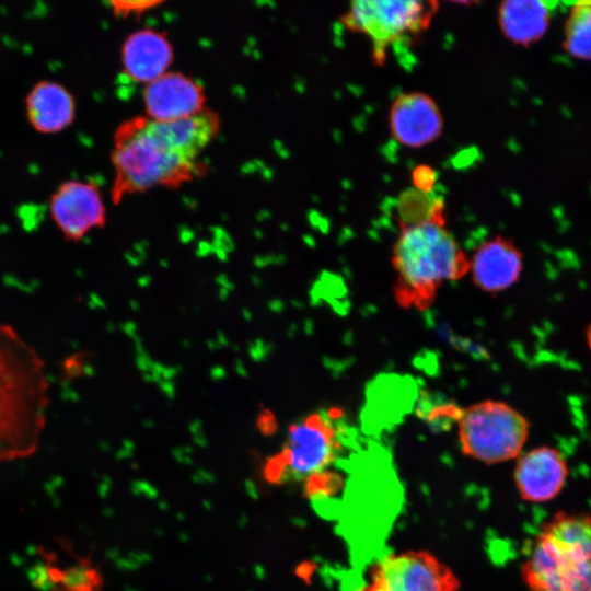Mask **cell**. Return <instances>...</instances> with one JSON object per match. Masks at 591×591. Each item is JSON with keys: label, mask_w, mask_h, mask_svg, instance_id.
<instances>
[{"label": "cell", "mask_w": 591, "mask_h": 591, "mask_svg": "<svg viewBox=\"0 0 591 591\" xmlns=\"http://www.w3.org/2000/svg\"><path fill=\"white\" fill-rule=\"evenodd\" d=\"M392 138L406 148H422L434 142L443 131V117L437 102L420 91L396 96L389 111Z\"/></svg>", "instance_id": "cell-9"}, {"label": "cell", "mask_w": 591, "mask_h": 591, "mask_svg": "<svg viewBox=\"0 0 591 591\" xmlns=\"http://www.w3.org/2000/svg\"><path fill=\"white\" fill-rule=\"evenodd\" d=\"M143 102L148 118L173 120L205 111L204 89L193 78L167 71L146 84Z\"/></svg>", "instance_id": "cell-12"}, {"label": "cell", "mask_w": 591, "mask_h": 591, "mask_svg": "<svg viewBox=\"0 0 591 591\" xmlns=\"http://www.w3.org/2000/svg\"><path fill=\"white\" fill-rule=\"evenodd\" d=\"M410 179L414 188L430 193L434 190L438 174L432 166L419 164L413 169Z\"/></svg>", "instance_id": "cell-20"}, {"label": "cell", "mask_w": 591, "mask_h": 591, "mask_svg": "<svg viewBox=\"0 0 591 591\" xmlns=\"http://www.w3.org/2000/svg\"><path fill=\"white\" fill-rule=\"evenodd\" d=\"M57 571L56 583L63 586L66 591H101L103 579L96 568L86 560L68 568L67 571Z\"/></svg>", "instance_id": "cell-19"}, {"label": "cell", "mask_w": 591, "mask_h": 591, "mask_svg": "<svg viewBox=\"0 0 591 591\" xmlns=\"http://www.w3.org/2000/svg\"><path fill=\"white\" fill-rule=\"evenodd\" d=\"M586 336H587L588 347L591 350V324H589V326L587 328Z\"/></svg>", "instance_id": "cell-23"}, {"label": "cell", "mask_w": 591, "mask_h": 591, "mask_svg": "<svg viewBox=\"0 0 591 591\" xmlns=\"http://www.w3.org/2000/svg\"><path fill=\"white\" fill-rule=\"evenodd\" d=\"M26 109L35 129L42 132H57L73 120L74 101L59 83L43 81L28 93Z\"/></svg>", "instance_id": "cell-15"}, {"label": "cell", "mask_w": 591, "mask_h": 591, "mask_svg": "<svg viewBox=\"0 0 591 591\" xmlns=\"http://www.w3.org/2000/svg\"><path fill=\"white\" fill-rule=\"evenodd\" d=\"M523 269V254L514 243L497 235L482 243L470 258V273L476 287L497 293L518 281Z\"/></svg>", "instance_id": "cell-13"}, {"label": "cell", "mask_w": 591, "mask_h": 591, "mask_svg": "<svg viewBox=\"0 0 591 591\" xmlns=\"http://www.w3.org/2000/svg\"><path fill=\"white\" fill-rule=\"evenodd\" d=\"M544 1L508 0L498 8L501 33L515 45L528 46L542 38L549 23Z\"/></svg>", "instance_id": "cell-16"}, {"label": "cell", "mask_w": 591, "mask_h": 591, "mask_svg": "<svg viewBox=\"0 0 591 591\" xmlns=\"http://www.w3.org/2000/svg\"><path fill=\"white\" fill-rule=\"evenodd\" d=\"M514 483L521 498L531 502L554 499L568 476L563 454L551 447H538L518 456Z\"/></svg>", "instance_id": "cell-11"}, {"label": "cell", "mask_w": 591, "mask_h": 591, "mask_svg": "<svg viewBox=\"0 0 591 591\" xmlns=\"http://www.w3.org/2000/svg\"><path fill=\"white\" fill-rule=\"evenodd\" d=\"M111 3L114 11L120 15H138L158 7L162 2L157 0H123L112 1Z\"/></svg>", "instance_id": "cell-21"}, {"label": "cell", "mask_w": 591, "mask_h": 591, "mask_svg": "<svg viewBox=\"0 0 591 591\" xmlns=\"http://www.w3.org/2000/svg\"><path fill=\"white\" fill-rule=\"evenodd\" d=\"M395 209L401 229L426 223L445 224L444 201L434 190L407 188L397 197Z\"/></svg>", "instance_id": "cell-17"}, {"label": "cell", "mask_w": 591, "mask_h": 591, "mask_svg": "<svg viewBox=\"0 0 591 591\" xmlns=\"http://www.w3.org/2000/svg\"><path fill=\"white\" fill-rule=\"evenodd\" d=\"M567 51L580 59H591V7H578L567 24Z\"/></svg>", "instance_id": "cell-18"}, {"label": "cell", "mask_w": 591, "mask_h": 591, "mask_svg": "<svg viewBox=\"0 0 591 591\" xmlns=\"http://www.w3.org/2000/svg\"><path fill=\"white\" fill-rule=\"evenodd\" d=\"M173 47L165 34L141 28L131 33L123 44L121 62L125 73L144 84L169 71Z\"/></svg>", "instance_id": "cell-14"}, {"label": "cell", "mask_w": 591, "mask_h": 591, "mask_svg": "<svg viewBox=\"0 0 591 591\" xmlns=\"http://www.w3.org/2000/svg\"><path fill=\"white\" fill-rule=\"evenodd\" d=\"M115 194L142 193L158 186L175 187L190 179L198 163L173 148L148 117L124 123L113 152Z\"/></svg>", "instance_id": "cell-4"}, {"label": "cell", "mask_w": 591, "mask_h": 591, "mask_svg": "<svg viewBox=\"0 0 591 591\" xmlns=\"http://www.w3.org/2000/svg\"><path fill=\"white\" fill-rule=\"evenodd\" d=\"M54 223L68 241H80L105 221V206L96 186L80 181L61 185L50 201Z\"/></svg>", "instance_id": "cell-10"}, {"label": "cell", "mask_w": 591, "mask_h": 591, "mask_svg": "<svg viewBox=\"0 0 591 591\" xmlns=\"http://www.w3.org/2000/svg\"><path fill=\"white\" fill-rule=\"evenodd\" d=\"M454 571L426 551H404L384 556L358 591H459Z\"/></svg>", "instance_id": "cell-7"}, {"label": "cell", "mask_w": 591, "mask_h": 591, "mask_svg": "<svg viewBox=\"0 0 591 591\" xmlns=\"http://www.w3.org/2000/svg\"><path fill=\"white\" fill-rule=\"evenodd\" d=\"M522 577L530 591H591V518H552L535 538Z\"/></svg>", "instance_id": "cell-3"}, {"label": "cell", "mask_w": 591, "mask_h": 591, "mask_svg": "<svg viewBox=\"0 0 591 591\" xmlns=\"http://www.w3.org/2000/svg\"><path fill=\"white\" fill-rule=\"evenodd\" d=\"M396 280L393 293L404 309L426 311L447 281L470 273V257L445 224L426 223L401 229L391 258Z\"/></svg>", "instance_id": "cell-2"}, {"label": "cell", "mask_w": 591, "mask_h": 591, "mask_svg": "<svg viewBox=\"0 0 591 591\" xmlns=\"http://www.w3.org/2000/svg\"><path fill=\"white\" fill-rule=\"evenodd\" d=\"M457 425L463 454L486 464L517 459L530 431L529 421L521 413L491 399L463 409Z\"/></svg>", "instance_id": "cell-5"}, {"label": "cell", "mask_w": 591, "mask_h": 591, "mask_svg": "<svg viewBox=\"0 0 591 591\" xmlns=\"http://www.w3.org/2000/svg\"><path fill=\"white\" fill-rule=\"evenodd\" d=\"M438 7L437 1L359 0L350 2L340 21L348 31L370 39L372 59L380 66L391 45L429 27Z\"/></svg>", "instance_id": "cell-6"}, {"label": "cell", "mask_w": 591, "mask_h": 591, "mask_svg": "<svg viewBox=\"0 0 591 591\" xmlns=\"http://www.w3.org/2000/svg\"><path fill=\"white\" fill-rule=\"evenodd\" d=\"M560 111H561L563 115H565L566 117L571 116L570 109L567 106H561Z\"/></svg>", "instance_id": "cell-24"}, {"label": "cell", "mask_w": 591, "mask_h": 591, "mask_svg": "<svg viewBox=\"0 0 591 591\" xmlns=\"http://www.w3.org/2000/svg\"><path fill=\"white\" fill-rule=\"evenodd\" d=\"M48 406L43 358L13 326L0 321V462L36 451Z\"/></svg>", "instance_id": "cell-1"}, {"label": "cell", "mask_w": 591, "mask_h": 591, "mask_svg": "<svg viewBox=\"0 0 591 591\" xmlns=\"http://www.w3.org/2000/svg\"><path fill=\"white\" fill-rule=\"evenodd\" d=\"M557 57H558V62H560L561 65L572 66V61H571L569 56L560 55V56H557Z\"/></svg>", "instance_id": "cell-22"}, {"label": "cell", "mask_w": 591, "mask_h": 591, "mask_svg": "<svg viewBox=\"0 0 591 591\" xmlns=\"http://www.w3.org/2000/svg\"><path fill=\"white\" fill-rule=\"evenodd\" d=\"M338 441L333 426L320 414H311L289 428L281 454L269 464L271 480L283 476L309 478L333 462Z\"/></svg>", "instance_id": "cell-8"}]
</instances>
